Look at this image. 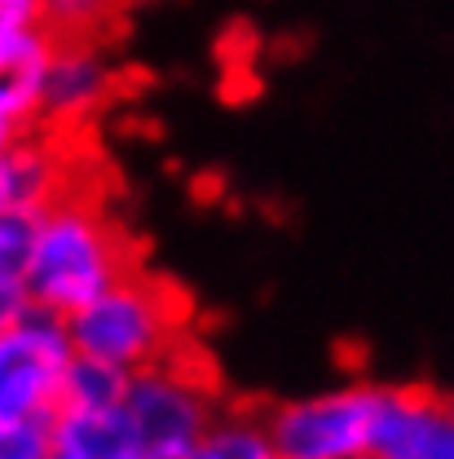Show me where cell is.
<instances>
[{
	"label": "cell",
	"instance_id": "obj_5",
	"mask_svg": "<svg viewBox=\"0 0 454 459\" xmlns=\"http://www.w3.org/2000/svg\"><path fill=\"white\" fill-rule=\"evenodd\" d=\"M75 349L66 318L27 305L0 327V420H45L62 406V380Z\"/></svg>",
	"mask_w": 454,
	"mask_h": 459
},
{
	"label": "cell",
	"instance_id": "obj_12",
	"mask_svg": "<svg viewBox=\"0 0 454 459\" xmlns=\"http://www.w3.org/2000/svg\"><path fill=\"white\" fill-rule=\"evenodd\" d=\"M36 75L40 66L0 71V151L36 124Z\"/></svg>",
	"mask_w": 454,
	"mask_h": 459
},
{
	"label": "cell",
	"instance_id": "obj_10",
	"mask_svg": "<svg viewBox=\"0 0 454 459\" xmlns=\"http://www.w3.org/2000/svg\"><path fill=\"white\" fill-rule=\"evenodd\" d=\"M124 385H128L124 371H115V367L98 362V358L75 353L71 367H66V380H62V406H71V411H102V406H115L124 398Z\"/></svg>",
	"mask_w": 454,
	"mask_h": 459
},
{
	"label": "cell",
	"instance_id": "obj_11",
	"mask_svg": "<svg viewBox=\"0 0 454 459\" xmlns=\"http://www.w3.org/2000/svg\"><path fill=\"white\" fill-rule=\"evenodd\" d=\"M124 0H36L40 27L54 40H93L115 22Z\"/></svg>",
	"mask_w": 454,
	"mask_h": 459
},
{
	"label": "cell",
	"instance_id": "obj_1",
	"mask_svg": "<svg viewBox=\"0 0 454 459\" xmlns=\"http://www.w3.org/2000/svg\"><path fill=\"white\" fill-rule=\"evenodd\" d=\"M133 265V252L111 217L71 190H62L36 212L31 261H27V305L49 314H75L84 300L119 283Z\"/></svg>",
	"mask_w": 454,
	"mask_h": 459
},
{
	"label": "cell",
	"instance_id": "obj_13",
	"mask_svg": "<svg viewBox=\"0 0 454 459\" xmlns=\"http://www.w3.org/2000/svg\"><path fill=\"white\" fill-rule=\"evenodd\" d=\"M0 459H54V415L0 420Z\"/></svg>",
	"mask_w": 454,
	"mask_h": 459
},
{
	"label": "cell",
	"instance_id": "obj_14",
	"mask_svg": "<svg viewBox=\"0 0 454 459\" xmlns=\"http://www.w3.org/2000/svg\"><path fill=\"white\" fill-rule=\"evenodd\" d=\"M450 402H454V398H450Z\"/></svg>",
	"mask_w": 454,
	"mask_h": 459
},
{
	"label": "cell",
	"instance_id": "obj_15",
	"mask_svg": "<svg viewBox=\"0 0 454 459\" xmlns=\"http://www.w3.org/2000/svg\"><path fill=\"white\" fill-rule=\"evenodd\" d=\"M54 459H57V455H54Z\"/></svg>",
	"mask_w": 454,
	"mask_h": 459
},
{
	"label": "cell",
	"instance_id": "obj_3",
	"mask_svg": "<svg viewBox=\"0 0 454 459\" xmlns=\"http://www.w3.org/2000/svg\"><path fill=\"white\" fill-rule=\"evenodd\" d=\"M119 411L141 459H190L221 415V394L208 367L176 349L164 362L128 376Z\"/></svg>",
	"mask_w": 454,
	"mask_h": 459
},
{
	"label": "cell",
	"instance_id": "obj_9",
	"mask_svg": "<svg viewBox=\"0 0 454 459\" xmlns=\"http://www.w3.org/2000/svg\"><path fill=\"white\" fill-rule=\"evenodd\" d=\"M190 459H283L274 451L265 420L256 411H226L212 420V429L203 433V442L194 446Z\"/></svg>",
	"mask_w": 454,
	"mask_h": 459
},
{
	"label": "cell",
	"instance_id": "obj_8",
	"mask_svg": "<svg viewBox=\"0 0 454 459\" xmlns=\"http://www.w3.org/2000/svg\"><path fill=\"white\" fill-rule=\"evenodd\" d=\"M62 155L49 137L40 133H22L0 151V208H18V212H40L49 199L62 195Z\"/></svg>",
	"mask_w": 454,
	"mask_h": 459
},
{
	"label": "cell",
	"instance_id": "obj_6",
	"mask_svg": "<svg viewBox=\"0 0 454 459\" xmlns=\"http://www.w3.org/2000/svg\"><path fill=\"white\" fill-rule=\"evenodd\" d=\"M366 459H454V402L419 385H380Z\"/></svg>",
	"mask_w": 454,
	"mask_h": 459
},
{
	"label": "cell",
	"instance_id": "obj_2",
	"mask_svg": "<svg viewBox=\"0 0 454 459\" xmlns=\"http://www.w3.org/2000/svg\"><path fill=\"white\" fill-rule=\"evenodd\" d=\"M66 336L75 353L133 376L185 349V309L172 287L128 270L119 283L66 314Z\"/></svg>",
	"mask_w": 454,
	"mask_h": 459
},
{
	"label": "cell",
	"instance_id": "obj_4",
	"mask_svg": "<svg viewBox=\"0 0 454 459\" xmlns=\"http://www.w3.org/2000/svg\"><path fill=\"white\" fill-rule=\"evenodd\" d=\"M380 385H327L270 406L265 433L283 459H366Z\"/></svg>",
	"mask_w": 454,
	"mask_h": 459
},
{
	"label": "cell",
	"instance_id": "obj_7",
	"mask_svg": "<svg viewBox=\"0 0 454 459\" xmlns=\"http://www.w3.org/2000/svg\"><path fill=\"white\" fill-rule=\"evenodd\" d=\"M115 71L93 40H54L36 75V119L49 128H75L107 107Z\"/></svg>",
	"mask_w": 454,
	"mask_h": 459
}]
</instances>
